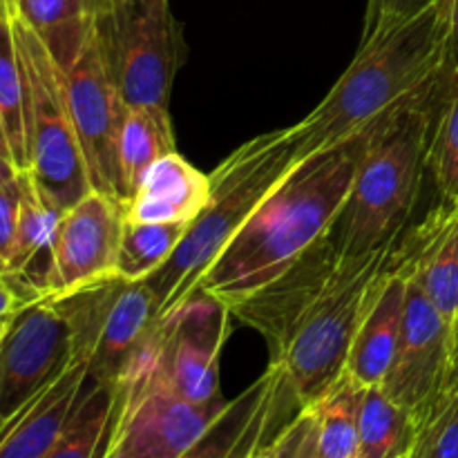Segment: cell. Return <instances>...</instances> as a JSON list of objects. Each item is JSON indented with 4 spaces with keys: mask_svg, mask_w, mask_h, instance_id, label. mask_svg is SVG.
Listing matches in <instances>:
<instances>
[{
    "mask_svg": "<svg viewBox=\"0 0 458 458\" xmlns=\"http://www.w3.org/2000/svg\"><path fill=\"white\" fill-rule=\"evenodd\" d=\"M403 235L356 258L325 237L277 280L231 309L268 340L271 365L282 371L300 410L343 378L358 322L383 273L396 262Z\"/></svg>",
    "mask_w": 458,
    "mask_h": 458,
    "instance_id": "6da1fadb",
    "label": "cell"
},
{
    "mask_svg": "<svg viewBox=\"0 0 458 458\" xmlns=\"http://www.w3.org/2000/svg\"><path fill=\"white\" fill-rule=\"evenodd\" d=\"M383 119L298 161L215 258L199 289L235 309L320 244L334 228Z\"/></svg>",
    "mask_w": 458,
    "mask_h": 458,
    "instance_id": "7a4b0ae2",
    "label": "cell"
},
{
    "mask_svg": "<svg viewBox=\"0 0 458 458\" xmlns=\"http://www.w3.org/2000/svg\"><path fill=\"white\" fill-rule=\"evenodd\" d=\"M445 0L365 30L356 56L295 130L304 157L344 141L441 83Z\"/></svg>",
    "mask_w": 458,
    "mask_h": 458,
    "instance_id": "3957f363",
    "label": "cell"
},
{
    "mask_svg": "<svg viewBox=\"0 0 458 458\" xmlns=\"http://www.w3.org/2000/svg\"><path fill=\"white\" fill-rule=\"evenodd\" d=\"M443 85L420 94L380 121L347 201L327 237L343 255L374 253L411 226L428 168Z\"/></svg>",
    "mask_w": 458,
    "mask_h": 458,
    "instance_id": "277c9868",
    "label": "cell"
},
{
    "mask_svg": "<svg viewBox=\"0 0 458 458\" xmlns=\"http://www.w3.org/2000/svg\"><path fill=\"white\" fill-rule=\"evenodd\" d=\"M298 161L300 134L291 125L249 139L213 170L201 213L188 224L168 262L143 280L155 298L157 316H165L199 289L215 258Z\"/></svg>",
    "mask_w": 458,
    "mask_h": 458,
    "instance_id": "5b68a950",
    "label": "cell"
},
{
    "mask_svg": "<svg viewBox=\"0 0 458 458\" xmlns=\"http://www.w3.org/2000/svg\"><path fill=\"white\" fill-rule=\"evenodd\" d=\"M52 302L70 331L72 358L92 378L119 387L137 376L159 322L146 282L110 276Z\"/></svg>",
    "mask_w": 458,
    "mask_h": 458,
    "instance_id": "8992f818",
    "label": "cell"
},
{
    "mask_svg": "<svg viewBox=\"0 0 458 458\" xmlns=\"http://www.w3.org/2000/svg\"><path fill=\"white\" fill-rule=\"evenodd\" d=\"M13 36L25 72L27 173L54 206L67 210L92 192V183L67 106L61 67L16 12Z\"/></svg>",
    "mask_w": 458,
    "mask_h": 458,
    "instance_id": "52a82bcc",
    "label": "cell"
},
{
    "mask_svg": "<svg viewBox=\"0 0 458 458\" xmlns=\"http://www.w3.org/2000/svg\"><path fill=\"white\" fill-rule=\"evenodd\" d=\"M92 40L125 106L168 107L182 52L168 0H97Z\"/></svg>",
    "mask_w": 458,
    "mask_h": 458,
    "instance_id": "ba28073f",
    "label": "cell"
},
{
    "mask_svg": "<svg viewBox=\"0 0 458 458\" xmlns=\"http://www.w3.org/2000/svg\"><path fill=\"white\" fill-rule=\"evenodd\" d=\"M231 318L233 311L222 300L197 289L159 318L146 362L130 380H148L191 403L222 401L219 356Z\"/></svg>",
    "mask_w": 458,
    "mask_h": 458,
    "instance_id": "9c48e42d",
    "label": "cell"
},
{
    "mask_svg": "<svg viewBox=\"0 0 458 458\" xmlns=\"http://www.w3.org/2000/svg\"><path fill=\"white\" fill-rule=\"evenodd\" d=\"M228 401L191 403L148 380L119 385V411L101 458H179Z\"/></svg>",
    "mask_w": 458,
    "mask_h": 458,
    "instance_id": "30bf717a",
    "label": "cell"
},
{
    "mask_svg": "<svg viewBox=\"0 0 458 458\" xmlns=\"http://www.w3.org/2000/svg\"><path fill=\"white\" fill-rule=\"evenodd\" d=\"M123 226V204L106 192L92 191L67 208L54 235L45 298H63L92 282L116 276Z\"/></svg>",
    "mask_w": 458,
    "mask_h": 458,
    "instance_id": "8fae6325",
    "label": "cell"
},
{
    "mask_svg": "<svg viewBox=\"0 0 458 458\" xmlns=\"http://www.w3.org/2000/svg\"><path fill=\"white\" fill-rule=\"evenodd\" d=\"M61 74L92 191L121 201L116 143L128 106L107 79L94 40Z\"/></svg>",
    "mask_w": 458,
    "mask_h": 458,
    "instance_id": "7c38bea8",
    "label": "cell"
},
{
    "mask_svg": "<svg viewBox=\"0 0 458 458\" xmlns=\"http://www.w3.org/2000/svg\"><path fill=\"white\" fill-rule=\"evenodd\" d=\"M452 360V331L432 300L407 276L401 340L383 392L414 414H423L443 392Z\"/></svg>",
    "mask_w": 458,
    "mask_h": 458,
    "instance_id": "4fadbf2b",
    "label": "cell"
},
{
    "mask_svg": "<svg viewBox=\"0 0 458 458\" xmlns=\"http://www.w3.org/2000/svg\"><path fill=\"white\" fill-rule=\"evenodd\" d=\"M72 360L70 331L52 300L22 309L9 325L0 347V420Z\"/></svg>",
    "mask_w": 458,
    "mask_h": 458,
    "instance_id": "5bb4252c",
    "label": "cell"
},
{
    "mask_svg": "<svg viewBox=\"0 0 458 458\" xmlns=\"http://www.w3.org/2000/svg\"><path fill=\"white\" fill-rule=\"evenodd\" d=\"M403 268L458 334V201L441 204L403 237Z\"/></svg>",
    "mask_w": 458,
    "mask_h": 458,
    "instance_id": "9a60e30c",
    "label": "cell"
},
{
    "mask_svg": "<svg viewBox=\"0 0 458 458\" xmlns=\"http://www.w3.org/2000/svg\"><path fill=\"white\" fill-rule=\"evenodd\" d=\"M88 383V365L72 358L30 401L0 420V458H45L74 414Z\"/></svg>",
    "mask_w": 458,
    "mask_h": 458,
    "instance_id": "2e32d148",
    "label": "cell"
},
{
    "mask_svg": "<svg viewBox=\"0 0 458 458\" xmlns=\"http://www.w3.org/2000/svg\"><path fill=\"white\" fill-rule=\"evenodd\" d=\"M407 233V231H405ZM405 237V235H403ZM407 298V273L403 268V242L396 262L383 273L376 284L365 313L358 322L352 349H349L347 369L362 387H378L387 378L396 356L403 329V313Z\"/></svg>",
    "mask_w": 458,
    "mask_h": 458,
    "instance_id": "e0dca14e",
    "label": "cell"
},
{
    "mask_svg": "<svg viewBox=\"0 0 458 458\" xmlns=\"http://www.w3.org/2000/svg\"><path fill=\"white\" fill-rule=\"evenodd\" d=\"M208 195L210 174L188 164L179 152H170L146 170L134 195L125 201V222L191 224Z\"/></svg>",
    "mask_w": 458,
    "mask_h": 458,
    "instance_id": "ac0fdd59",
    "label": "cell"
},
{
    "mask_svg": "<svg viewBox=\"0 0 458 458\" xmlns=\"http://www.w3.org/2000/svg\"><path fill=\"white\" fill-rule=\"evenodd\" d=\"M63 213L65 210L54 206L38 191L31 174L27 170H21V215H18V231L12 258H9L4 271L25 277L30 284H34L43 293V298L54 235H56Z\"/></svg>",
    "mask_w": 458,
    "mask_h": 458,
    "instance_id": "d6986e66",
    "label": "cell"
},
{
    "mask_svg": "<svg viewBox=\"0 0 458 458\" xmlns=\"http://www.w3.org/2000/svg\"><path fill=\"white\" fill-rule=\"evenodd\" d=\"M170 152H177V141H174L168 107H128L121 123L119 143H116L119 195L123 206L134 195L146 170Z\"/></svg>",
    "mask_w": 458,
    "mask_h": 458,
    "instance_id": "ffe728a7",
    "label": "cell"
},
{
    "mask_svg": "<svg viewBox=\"0 0 458 458\" xmlns=\"http://www.w3.org/2000/svg\"><path fill=\"white\" fill-rule=\"evenodd\" d=\"M13 12L65 70L92 40L97 0H16Z\"/></svg>",
    "mask_w": 458,
    "mask_h": 458,
    "instance_id": "44dd1931",
    "label": "cell"
},
{
    "mask_svg": "<svg viewBox=\"0 0 458 458\" xmlns=\"http://www.w3.org/2000/svg\"><path fill=\"white\" fill-rule=\"evenodd\" d=\"M119 411V387L89 376L88 389L45 458H98Z\"/></svg>",
    "mask_w": 458,
    "mask_h": 458,
    "instance_id": "7402d4cb",
    "label": "cell"
},
{
    "mask_svg": "<svg viewBox=\"0 0 458 458\" xmlns=\"http://www.w3.org/2000/svg\"><path fill=\"white\" fill-rule=\"evenodd\" d=\"M365 389L352 376L343 374L316 403L304 407L313 416L322 458H356Z\"/></svg>",
    "mask_w": 458,
    "mask_h": 458,
    "instance_id": "603a6c76",
    "label": "cell"
},
{
    "mask_svg": "<svg viewBox=\"0 0 458 458\" xmlns=\"http://www.w3.org/2000/svg\"><path fill=\"white\" fill-rule=\"evenodd\" d=\"M284 383V376L277 367H268L249 389L228 401L226 410L210 423V428L188 447L179 458H231L244 438L246 429L253 423L259 407L276 394Z\"/></svg>",
    "mask_w": 458,
    "mask_h": 458,
    "instance_id": "cb8c5ba5",
    "label": "cell"
},
{
    "mask_svg": "<svg viewBox=\"0 0 458 458\" xmlns=\"http://www.w3.org/2000/svg\"><path fill=\"white\" fill-rule=\"evenodd\" d=\"M414 434L416 419L410 410L392 401L383 387L365 389L356 458H405Z\"/></svg>",
    "mask_w": 458,
    "mask_h": 458,
    "instance_id": "d4e9b609",
    "label": "cell"
},
{
    "mask_svg": "<svg viewBox=\"0 0 458 458\" xmlns=\"http://www.w3.org/2000/svg\"><path fill=\"white\" fill-rule=\"evenodd\" d=\"M0 119L13 164L27 170L25 72L13 36V4L0 0Z\"/></svg>",
    "mask_w": 458,
    "mask_h": 458,
    "instance_id": "484cf974",
    "label": "cell"
},
{
    "mask_svg": "<svg viewBox=\"0 0 458 458\" xmlns=\"http://www.w3.org/2000/svg\"><path fill=\"white\" fill-rule=\"evenodd\" d=\"M188 224H130L125 222L116 258V276L143 282L159 271L174 253Z\"/></svg>",
    "mask_w": 458,
    "mask_h": 458,
    "instance_id": "4316f807",
    "label": "cell"
},
{
    "mask_svg": "<svg viewBox=\"0 0 458 458\" xmlns=\"http://www.w3.org/2000/svg\"><path fill=\"white\" fill-rule=\"evenodd\" d=\"M429 174L441 199L458 201V88L443 97L428 155Z\"/></svg>",
    "mask_w": 458,
    "mask_h": 458,
    "instance_id": "83f0119b",
    "label": "cell"
},
{
    "mask_svg": "<svg viewBox=\"0 0 458 458\" xmlns=\"http://www.w3.org/2000/svg\"><path fill=\"white\" fill-rule=\"evenodd\" d=\"M407 458H458V392H443L416 416L414 443Z\"/></svg>",
    "mask_w": 458,
    "mask_h": 458,
    "instance_id": "f1b7e54d",
    "label": "cell"
},
{
    "mask_svg": "<svg viewBox=\"0 0 458 458\" xmlns=\"http://www.w3.org/2000/svg\"><path fill=\"white\" fill-rule=\"evenodd\" d=\"M18 215H21V174L12 183L0 188V271L7 268L12 258Z\"/></svg>",
    "mask_w": 458,
    "mask_h": 458,
    "instance_id": "f546056e",
    "label": "cell"
},
{
    "mask_svg": "<svg viewBox=\"0 0 458 458\" xmlns=\"http://www.w3.org/2000/svg\"><path fill=\"white\" fill-rule=\"evenodd\" d=\"M38 300H45L43 293L25 277L0 271V320H12Z\"/></svg>",
    "mask_w": 458,
    "mask_h": 458,
    "instance_id": "4dcf8cb0",
    "label": "cell"
},
{
    "mask_svg": "<svg viewBox=\"0 0 458 458\" xmlns=\"http://www.w3.org/2000/svg\"><path fill=\"white\" fill-rule=\"evenodd\" d=\"M441 85L443 94L458 88V0H445V65Z\"/></svg>",
    "mask_w": 458,
    "mask_h": 458,
    "instance_id": "1f68e13d",
    "label": "cell"
},
{
    "mask_svg": "<svg viewBox=\"0 0 458 458\" xmlns=\"http://www.w3.org/2000/svg\"><path fill=\"white\" fill-rule=\"evenodd\" d=\"M434 0H367L365 30L374 27L376 22L387 21V18H403L420 12Z\"/></svg>",
    "mask_w": 458,
    "mask_h": 458,
    "instance_id": "d6a6232c",
    "label": "cell"
},
{
    "mask_svg": "<svg viewBox=\"0 0 458 458\" xmlns=\"http://www.w3.org/2000/svg\"><path fill=\"white\" fill-rule=\"evenodd\" d=\"M311 411L300 410L298 416L277 434L276 438V458H298L300 447L307 438L309 428H311Z\"/></svg>",
    "mask_w": 458,
    "mask_h": 458,
    "instance_id": "836d02e7",
    "label": "cell"
},
{
    "mask_svg": "<svg viewBox=\"0 0 458 458\" xmlns=\"http://www.w3.org/2000/svg\"><path fill=\"white\" fill-rule=\"evenodd\" d=\"M298 458H322L320 450H318V438H316V428H313V420H311V428H309V432H307V438H304L302 447H300Z\"/></svg>",
    "mask_w": 458,
    "mask_h": 458,
    "instance_id": "e575fe53",
    "label": "cell"
},
{
    "mask_svg": "<svg viewBox=\"0 0 458 458\" xmlns=\"http://www.w3.org/2000/svg\"><path fill=\"white\" fill-rule=\"evenodd\" d=\"M445 392H458V334L454 335V344H452V360L450 371H447Z\"/></svg>",
    "mask_w": 458,
    "mask_h": 458,
    "instance_id": "d590c367",
    "label": "cell"
},
{
    "mask_svg": "<svg viewBox=\"0 0 458 458\" xmlns=\"http://www.w3.org/2000/svg\"><path fill=\"white\" fill-rule=\"evenodd\" d=\"M18 174H21V168H18L12 159H7V157L0 155V188L7 186V183H12Z\"/></svg>",
    "mask_w": 458,
    "mask_h": 458,
    "instance_id": "8d00e7d4",
    "label": "cell"
},
{
    "mask_svg": "<svg viewBox=\"0 0 458 458\" xmlns=\"http://www.w3.org/2000/svg\"><path fill=\"white\" fill-rule=\"evenodd\" d=\"M246 458H276V438L268 443L262 441Z\"/></svg>",
    "mask_w": 458,
    "mask_h": 458,
    "instance_id": "74e56055",
    "label": "cell"
},
{
    "mask_svg": "<svg viewBox=\"0 0 458 458\" xmlns=\"http://www.w3.org/2000/svg\"><path fill=\"white\" fill-rule=\"evenodd\" d=\"M0 155L13 161L12 150H9V143H7V134H4V128H3V119H0Z\"/></svg>",
    "mask_w": 458,
    "mask_h": 458,
    "instance_id": "f35d334b",
    "label": "cell"
},
{
    "mask_svg": "<svg viewBox=\"0 0 458 458\" xmlns=\"http://www.w3.org/2000/svg\"><path fill=\"white\" fill-rule=\"evenodd\" d=\"M12 320H13V318H12ZM12 320H0V347H3V340H4V335H7Z\"/></svg>",
    "mask_w": 458,
    "mask_h": 458,
    "instance_id": "ab89813d",
    "label": "cell"
},
{
    "mask_svg": "<svg viewBox=\"0 0 458 458\" xmlns=\"http://www.w3.org/2000/svg\"><path fill=\"white\" fill-rule=\"evenodd\" d=\"M9 3H12V4H13V3H16V0H9Z\"/></svg>",
    "mask_w": 458,
    "mask_h": 458,
    "instance_id": "60d3db41",
    "label": "cell"
},
{
    "mask_svg": "<svg viewBox=\"0 0 458 458\" xmlns=\"http://www.w3.org/2000/svg\"><path fill=\"white\" fill-rule=\"evenodd\" d=\"M405 458H407V456H405Z\"/></svg>",
    "mask_w": 458,
    "mask_h": 458,
    "instance_id": "b9f144b4",
    "label": "cell"
}]
</instances>
